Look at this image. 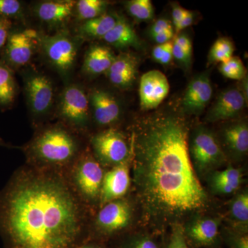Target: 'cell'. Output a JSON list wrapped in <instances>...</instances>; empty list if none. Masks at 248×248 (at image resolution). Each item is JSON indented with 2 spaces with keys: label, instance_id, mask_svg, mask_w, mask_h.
Listing matches in <instances>:
<instances>
[{
  "label": "cell",
  "instance_id": "cell-1",
  "mask_svg": "<svg viewBox=\"0 0 248 248\" xmlns=\"http://www.w3.org/2000/svg\"><path fill=\"white\" fill-rule=\"evenodd\" d=\"M188 144V128L179 116H156L133 132L134 190L143 222L158 232L200 215L210 206Z\"/></svg>",
  "mask_w": 248,
  "mask_h": 248
},
{
  "label": "cell",
  "instance_id": "cell-2",
  "mask_svg": "<svg viewBox=\"0 0 248 248\" xmlns=\"http://www.w3.org/2000/svg\"><path fill=\"white\" fill-rule=\"evenodd\" d=\"M94 214L57 171L25 164L0 190L6 248H74L89 238Z\"/></svg>",
  "mask_w": 248,
  "mask_h": 248
},
{
  "label": "cell",
  "instance_id": "cell-3",
  "mask_svg": "<svg viewBox=\"0 0 248 248\" xmlns=\"http://www.w3.org/2000/svg\"><path fill=\"white\" fill-rule=\"evenodd\" d=\"M79 135L64 124L40 128L22 148L26 164L64 173L88 148L83 146Z\"/></svg>",
  "mask_w": 248,
  "mask_h": 248
},
{
  "label": "cell",
  "instance_id": "cell-4",
  "mask_svg": "<svg viewBox=\"0 0 248 248\" xmlns=\"http://www.w3.org/2000/svg\"><path fill=\"white\" fill-rule=\"evenodd\" d=\"M105 171L88 147L63 173L76 195L94 213L99 207Z\"/></svg>",
  "mask_w": 248,
  "mask_h": 248
},
{
  "label": "cell",
  "instance_id": "cell-5",
  "mask_svg": "<svg viewBox=\"0 0 248 248\" xmlns=\"http://www.w3.org/2000/svg\"><path fill=\"white\" fill-rule=\"evenodd\" d=\"M133 217V204L126 197L111 201L93 215L89 237L110 244L127 234Z\"/></svg>",
  "mask_w": 248,
  "mask_h": 248
},
{
  "label": "cell",
  "instance_id": "cell-6",
  "mask_svg": "<svg viewBox=\"0 0 248 248\" xmlns=\"http://www.w3.org/2000/svg\"><path fill=\"white\" fill-rule=\"evenodd\" d=\"M188 148L197 175L210 174L226 161V155L215 135L204 127L195 130Z\"/></svg>",
  "mask_w": 248,
  "mask_h": 248
},
{
  "label": "cell",
  "instance_id": "cell-7",
  "mask_svg": "<svg viewBox=\"0 0 248 248\" xmlns=\"http://www.w3.org/2000/svg\"><path fill=\"white\" fill-rule=\"evenodd\" d=\"M89 146L94 158L105 169L123 164L131 158V148L126 139L113 128L91 135Z\"/></svg>",
  "mask_w": 248,
  "mask_h": 248
},
{
  "label": "cell",
  "instance_id": "cell-8",
  "mask_svg": "<svg viewBox=\"0 0 248 248\" xmlns=\"http://www.w3.org/2000/svg\"><path fill=\"white\" fill-rule=\"evenodd\" d=\"M89 99L81 88L75 85L63 90L59 116L63 124L77 133L87 131L90 122Z\"/></svg>",
  "mask_w": 248,
  "mask_h": 248
},
{
  "label": "cell",
  "instance_id": "cell-9",
  "mask_svg": "<svg viewBox=\"0 0 248 248\" xmlns=\"http://www.w3.org/2000/svg\"><path fill=\"white\" fill-rule=\"evenodd\" d=\"M218 217L197 215L192 217L184 226V235L188 246L194 248H213L219 244Z\"/></svg>",
  "mask_w": 248,
  "mask_h": 248
},
{
  "label": "cell",
  "instance_id": "cell-10",
  "mask_svg": "<svg viewBox=\"0 0 248 248\" xmlns=\"http://www.w3.org/2000/svg\"><path fill=\"white\" fill-rule=\"evenodd\" d=\"M42 47L49 62L62 73H68L74 65L77 46L69 36L60 33L45 37Z\"/></svg>",
  "mask_w": 248,
  "mask_h": 248
},
{
  "label": "cell",
  "instance_id": "cell-11",
  "mask_svg": "<svg viewBox=\"0 0 248 248\" xmlns=\"http://www.w3.org/2000/svg\"><path fill=\"white\" fill-rule=\"evenodd\" d=\"M38 42V34L33 29L11 32L5 46L4 63L16 68L27 64Z\"/></svg>",
  "mask_w": 248,
  "mask_h": 248
},
{
  "label": "cell",
  "instance_id": "cell-12",
  "mask_svg": "<svg viewBox=\"0 0 248 248\" xmlns=\"http://www.w3.org/2000/svg\"><path fill=\"white\" fill-rule=\"evenodd\" d=\"M170 91L169 80L162 72L153 70L142 76L140 84V106L144 110L159 107Z\"/></svg>",
  "mask_w": 248,
  "mask_h": 248
},
{
  "label": "cell",
  "instance_id": "cell-13",
  "mask_svg": "<svg viewBox=\"0 0 248 248\" xmlns=\"http://www.w3.org/2000/svg\"><path fill=\"white\" fill-rule=\"evenodd\" d=\"M131 158L123 164L106 170L103 179L99 207L111 201L123 198L130 187V164Z\"/></svg>",
  "mask_w": 248,
  "mask_h": 248
},
{
  "label": "cell",
  "instance_id": "cell-14",
  "mask_svg": "<svg viewBox=\"0 0 248 248\" xmlns=\"http://www.w3.org/2000/svg\"><path fill=\"white\" fill-rule=\"evenodd\" d=\"M25 88L34 116L42 117L46 115L53 101V88L50 79L43 75H32L26 81Z\"/></svg>",
  "mask_w": 248,
  "mask_h": 248
},
{
  "label": "cell",
  "instance_id": "cell-15",
  "mask_svg": "<svg viewBox=\"0 0 248 248\" xmlns=\"http://www.w3.org/2000/svg\"><path fill=\"white\" fill-rule=\"evenodd\" d=\"M90 102L93 108V120L98 126L110 128L120 120V104L110 93L94 90L91 93Z\"/></svg>",
  "mask_w": 248,
  "mask_h": 248
},
{
  "label": "cell",
  "instance_id": "cell-16",
  "mask_svg": "<svg viewBox=\"0 0 248 248\" xmlns=\"http://www.w3.org/2000/svg\"><path fill=\"white\" fill-rule=\"evenodd\" d=\"M213 93L207 73L195 77L186 90L182 101L183 108L190 115H200L210 102Z\"/></svg>",
  "mask_w": 248,
  "mask_h": 248
},
{
  "label": "cell",
  "instance_id": "cell-17",
  "mask_svg": "<svg viewBox=\"0 0 248 248\" xmlns=\"http://www.w3.org/2000/svg\"><path fill=\"white\" fill-rule=\"evenodd\" d=\"M246 100L239 90H227L218 96L207 119L209 122H215L234 118L244 110Z\"/></svg>",
  "mask_w": 248,
  "mask_h": 248
},
{
  "label": "cell",
  "instance_id": "cell-18",
  "mask_svg": "<svg viewBox=\"0 0 248 248\" xmlns=\"http://www.w3.org/2000/svg\"><path fill=\"white\" fill-rule=\"evenodd\" d=\"M138 59L130 53H121L116 56L107 75L112 84L126 89L133 84L138 75Z\"/></svg>",
  "mask_w": 248,
  "mask_h": 248
},
{
  "label": "cell",
  "instance_id": "cell-19",
  "mask_svg": "<svg viewBox=\"0 0 248 248\" xmlns=\"http://www.w3.org/2000/svg\"><path fill=\"white\" fill-rule=\"evenodd\" d=\"M103 40L117 48H141V41L138 34L130 23L123 17H119L115 27L109 31Z\"/></svg>",
  "mask_w": 248,
  "mask_h": 248
},
{
  "label": "cell",
  "instance_id": "cell-20",
  "mask_svg": "<svg viewBox=\"0 0 248 248\" xmlns=\"http://www.w3.org/2000/svg\"><path fill=\"white\" fill-rule=\"evenodd\" d=\"M110 48L101 45H94L89 49L85 56L84 69L91 76L107 73L115 59Z\"/></svg>",
  "mask_w": 248,
  "mask_h": 248
},
{
  "label": "cell",
  "instance_id": "cell-21",
  "mask_svg": "<svg viewBox=\"0 0 248 248\" xmlns=\"http://www.w3.org/2000/svg\"><path fill=\"white\" fill-rule=\"evenodd\" d=\"M73 1H46L36 8V14L43 22L58 24L64 22L71 16L76 6Z\"/></svg>",
  "mask_w": 248,
  "mask_h": 248
},
{
  "label": "cell",
  "instance_id": "cell-22",
  "mask_svg": "<svg viewBox=\"0 0 248 248\" xmlns=\"http://www.w3.org/2000/svg\"><path fill=\"white\" fill-rule=\"evenodd\" d=\"M225 143L234 156L241 157L248 151V127L246 122H238L227 127L223 133Z\"/></svg>",
  "mask_w": 248,
  "mask_h": 248
},
{
  "label": "cell",
  "instance_id": "cell-23",
  "mask_svg": "<svg viewBox=\"0 0 248 248\" xmlns=\"http://www.w3.org/2000/svg\"><path fill=\"white\" fill-rule=\"evenodd\" d=\"M119 17L117 15L105 14L85 21L79 28L80 35L88 40L103 39L115 27Z\"/></svg>",
  "mask_w": 248,
  "mask_h": 248
},
{
  "label": "cell",
  "instance_id": "cell-24",
  "mask_svg": "<svg viewBox=\"0 0 248 248\" xmlns=\"http://www.w3.org/2000/svg\"><path fill=\"white\" fill-rule=\"evenodd\" d=\"M231 219L237 226L236 232L247 233L248 224V192L244 191L238 194L232 201L230 208Z\"/></svg>",
  "mask_w": 248,
  "mask_h": 248
},
{
  "label": "cell",
  "instance_id": "cell-25",
  "mask_svg": "<svg viewBox=\"0 0 248 248\" xmlns=\"http://www.w3.org/2000/svg\"><path fill=\"white\" fill-rule=\"evenodd\" d=\"M16 94V81L12 70L0 60V107H6L14 102Z\"/></svg>",
  "mask_w": 248,
  "mask_h": 248
},
{
  "label": "cell",
  "instance_id": "cell-26",
  "mask_svg": "<svg viewBox=\"0 0 248 248\" xmlns=\"http://www.w3.org/2000/svg\"><path fill=\"white\" fill-rule=\"evenodd\" d=\"M109 244L112 248H161L157 241L146 232L126 234Z\"/></svg>",
  "mask_w": 248,
  "mask_h": 248
},
{
  "label": "cell",
  "instance_id": "cell-27",
  "mask_svg": "<svg viewBox=\"0 0 248 248\" xmlns=\"http://www.w3.org/2000/svg\"><path fill=\"white\" fill-rule=\"evenodd\" d=\"M108 2L103 0H80L76 4L78 17L87 21L107 14Z\"/></svg>",
  "mask_w": 248,
  "mask_h": 248
},
{
  "label": "cell",
  "instance_id": "cell-28",
  "mask_svg": "<svg viewBox=\"0 0 248 248\" xmlns=\"http://www.w3.org/2000/svg\"><path fill=\"white\" fill-rule=\"evenodd\" d=\"M234 51V45L231 40L226 37L218 38L212 46L209 52V62L211 63H224L232 58Z\"/></svg>",
  "mask_w": 248,
  "mask_h": 248
},
{
  "label": "cell",
  "instance_id": "cell-29",
  "mask_svg": "<svg viewBox=\"0 0 248 248\" xmlns=\"http://www.w3.org/2000/svg\"><path fill=\"white\" fill-rule=\"evenodd\" d=\"M126 9L138 20L149 21L154 17V7L150 0H131L126 3Z\"/></svg>",
  "mask_w": 248,
  "mask_h": 248
},
{
  "label": "cell",
  "instance_id": "cell-30",
  "mask_svg": "<svg viewBox=\"0 0 248 248\" xmlns=\"http://www.w3.org/2000/svg\"><path fill=\"white\" fill-rule=\"evenodd\" d=\"M210 174V184L223 183L240 186L242 182L243 174L241 170L235 169L232 166H228L223 170L214 171Z\"/></svg>",
  "mask_w": 248,
  "mask_h": 248
},
{
  "label": "cell",
  "instance_id": "cell-31",
  "mask_svg": "<svg viewBox=\"0 0 248 248\" xmlns=\"http://www.w3.org/2000/svg\"><path fill=\"white\" fill-rule=\"evenodd\" d=\"M219 70L223 76L229 79L241 80L246 77V68L238 57H232L228 61L221 63Z\"/></svg>",
  "mask_w": 248,
  "mask_h": 248
},
{
  "label": "cell",
  "instance_id": "cell-32",
  "mask_svg": "<svg viewBox=\"0 0 248 248\" xmlns=\"http://www.w3.org/2000/svg\"><path fill=\"white\" fill-rule=\"evenodd\" d=\"M171 234L166 248H190L184 235V226L175 224L171 226Z\"/></svg>",
  "mask_w": 248,
  "mask_h": 248
},
{
  "label": "cell",
  "instance_id": "cell-33",
  "mask_svg": "<svg viewBox=\"0 0 248 248\" xmlns=\"http://www.w3.org/2000/svg\"><path fill=\"white\" fill-rule=\"evenodd\" d=\"M22 10V5L17 0H0V16L6 18L18 17Z\"/></svg>",
  "mask_w": 248,
  "mask_h": 248
},
{
  "label": "cell",
  "instance_id": "cell-34",
  "mask_svg": "<svg viewBox=\"0 0 248 248\" xmlns=\"http://www.w3.org/2000/svg\"><path fill=\"white\" fill-rule=\"evenodd\" d=\"M226 241L229 248H248L247 233L236 231L228 233Z\"/></svg>",
  "mask_w": 248,
  "mask_h": 248
},
{
  "label": "cell",
  "instance_id": "cell-35",
  "mask_svg": "<svg viewBox=\"0 0 248 248\" xmlns=\"http://www.w3.org/2000/svg\"><path fill=\"white\" fill-rule=\"evenodd\" d=\"M12 23L9 18L0 16V50L4 48L7 43L8 39L11 34Z\"/></svg>",
  "mask_w": 248,
  "mask_h": 248
},
{
  "label": "cell",
  "instance_id": "cell-36",
  "mask_svg": "<svg viewBox=\"0 0 248 248\" xmlns=\"http://www.w3.org/2000/svg\"><path fill=\"white\" fill-rule=\"evenodd\" d=\"M170 31H174L171 22L166 19H159L153 24L150 32L153 37L163 32H170Z\"/></svg>",
  "mask_w": 248,
  "mask_h": 248
},
{
  "label": "cell",
  "instance_id": "cell-37",
  "mask_svg": "<svg viewBox=\"0 0 248 248\" xmlns=\"http://www.w3.org/2000/svg\"><path fill=\"white\" fill-rule=\"evenodd\" d=\"M173 42L179 46L183 51L186 54L189 58L192 60V42L185 34H181L174 37Z\"/></svg>",
  "mask_w": 248,
  "mask_h": 248
},
{
  "label": "cell",
  "instance_id": "cell-38",
  "mask_svg": "<svg viewBox=\"0 0 248 248\" xmlns=\"http://www.w3.org/2000/svg\"><path fill=\"white\" fill-rule=\"evenodd\" d=\"M73 248H112L110 244L91 238H88L83 242Z\"/></svg>",
  "mask_w": 248,
  "mask_h": 248
},
{
  "label": "cell",
  "instance_id": "cell-39",
  "mask_svg": "<svg viewBox=\"0 0 248 248\" xmlns=\"http://www.w3.org/2000/svg\"><path fill=\"white\" fill-rule=\"evenodd\" d=\"M172 54L173 58H175V60H177L180 63H184L186 66H188L190 64L191 59L189 58L180 48V47L176 45L174 42H173Z\"/></svg>",
  "mask_w": 248,
  "mask_h": 248
},
{
  "label": "cell",
  "instance_id": "cell-40",
  "mask_svg": "<svg viewBox=\"0 0 248 248\" xmlns=\"http://www.w3.org/2000/svg\"><path fill=\"white\" fill-rule=\"evenodd\" d=\"M187 10L184 9L182 6L178 4H173L172 10V22L174 28L179 25V23L185 17L187 14Z\"/></svg>",
  "mask_w": 248,
  "mask_h": 248
},
{
  "label": "cell",
  "instance_id": "cell-41",
  "mask_svg": "<svg viewBox=\"0 0 248 248\" xmlns=\"http://www.w3.org/2000/svg\"><path fill=\"white\" fill-rule=\"evenodd\" d=\"M172 46V41L168 42L164 53L163 54L162 57H161V60H160L159 62V63L162 65H168L170 63L173 58Z\"/></svg>",
  "mask_w": 248,
  "mask_h": 248
},
{
  "label": "cell",
  "instance_id": "cell-42",
  "mask_svg": "<svg viewBox=\"0 0 248 248\" xmlns=\"http://www.w3.org/2000/svg\"><path fill=\"white\" fill-rule=\"evenodd\" d=\"M194 14L190 11H187L185 17L183 18L182 20L179 23V25L175 28L176 32H179L180 31L184 30L186 28L190 27L192 25L194 22Z\"/></svg>",
  "mask_w": 248,
  "mask_h": 248
},
{
  "label": "cell",
  "instance_id": "cell-43",
  "mask_svg": "<svg viewBox=\"0 0 248 248\" xmlns=\"http://www.w3.org/2000/svg\"><path fill=\"white\" fill-rule=\"evenodd\" d=\"M173 37H174V31L163 32L159 35L153 36V38L158 45H164V44L168 43L172 41Z\"/></svg>",
  "mask_w": 248,
  "mask_h": 248
},
{
  "label": "cell",
  "instance_id": "cell-44",
  "mask_svg": "<svg viewBox=\"0 0 248 248\" xmlns=\"http://www.w3.org/2000/svg\"><path fill=\"white\" fill-rule=\"evenodd\" d=\"M166 45H167V43L164 44V45H158L153 49V57L155 61L159 62L163 54L164 53L165 49L166 48Z\"/></svg>",
  "mask_w": 248,
  "mask_h": 248
},
{
  "label": "cell",
  "instance_id": "cell-45",
  "mask_svg": "<svg viewBox=\"0 0 248 248\" xmlns=\"http://www.w3.org/2000/svg\"><path fill=\"white\" fill-rule=\"evenodd\" d=\"M0 146H8V145L0 138Z\"/></svg>",
  "mask_w": 248,
  "mask_h": 248
}]
</instances>
